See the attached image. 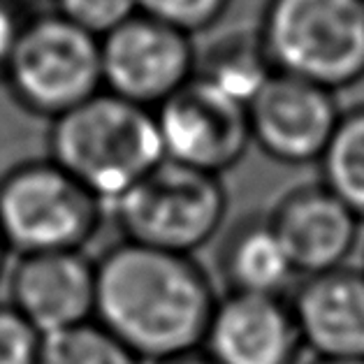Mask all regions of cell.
Masks as SVG:
<instances>
[{
    "label": "cell",
    "instance_id": "6da1fadb",
    "mask_svg": "<svg viewBox=\"0 0 364 364\" xmlns=\"http://www.w3.org/2000/svg\"><path fill=\"white\" fill-rule=\"evenodd\" d=\"M95 323L141 362L200 350L218 292L195 255L121 239L95 260Z\"/></svg>",
    "mask_w": 364,
    "mask_h": 364
},
{
    "label": "cell",
    "instance_id": "7a4b0ae2",
    "mask_svg": "<svg viewBox=\"0 0 364 364\" xmlns=\"http://www.w3.org/2000/svg\"><path fill=\"white\" fill-rule=\"evenodd\" d=\"M49 158L105 204L165 161L154 109L100 91L49 126Z\"/></svg>",
    "mask_w": 364,
    "mask_h": 364
},
{
    "label": "cell",
    "instance_id": "3957f363",
    "mask_svg": "<svg viewBox=\"0 0 364 364\" xmlns=\"http://www.w3.org/2000/svg\"><path fill=\"white\" fill-rule=\"evenodd\" d=\"M257 33L277 73L334 93L364 79V0H267Z\"/></svg>",
    "mask_w": 364,
    "mask_h": 364
},
{
    "label": "cell",
    "instance_id": "277c9868",
    "mask_svg": "<svg viewBox=\"0 0 364 364\" xmlns=\"http://www.w3.org/2000/svg\"><path fill=\"white\" fill-rule=\"evenodd\" d=\"M109 207L126 242L195 255L220 235L230 198L223 176L165 158Z\"/></svg>",
    "mask_w": 364,
    "mask_h": 364
},
{
    "label": "cell",
    "instance_id": "5b68a950",
    "mask_svg": "<svg viewBox=\"0 0 364 364\" xmlns=\"http://www.w3.org/2000/svg\"><path fill=\"white\" fill-rule=\"evenodd\" d=\"M105 207L49 156L0 176V235L16 255L84 251L102 228Z\"/></svg>",
    "mask_w": 364,
    "mask_h": 364
},
{
    "label": "cell",
    "instance_id": "8992f818",
    "mask_svg": "<svg viewBox=\"0 0 364 364\" xmlns=\"http://www.w3.org/2000/svg\"><path fill=\"white\" fill-rule=\"evenodd\" d=\"M0 75L19 107L54 121L102 91L100 38L58 12L35 14Z\"/></svg>",
    "mask_w": 364,
    "mask_h": 364
},
{
    "label": "cell",
    "instance_id": "52a82bcc",
    "mask_svg": "<svg viewBox=\"0 0 364 364\" xmlns=\"http://www.w3.org/2000/svg\"><path fill=\"white\" fill-rule=\"evenodd\" d=\"M102 91L156 109L195 77L198 42L137 12L100 40Z\"/></svg>",
    "mask_w": 364,
    "mask_h": 364
},
{
    "label": "cell",
    "instance_id": "ba28073f",
    "mask_svg": "<svg viewBox=\"0 0 364 364\" xmlns=\"http://www.w3.org/2000/svg\"><path fill=\"white\" fill-rule=\"evenodd\" d=\"M154 114L165 158L193 170L223 176L253 146L246 102L200 77H193Z\"/></svg>",
    "mask_w": 364,
    "mask_h": 364
},
{
    "label": "cell",
    "instance_id": "9c48e42d",
    "mask_svg": "<svg viewBox=\"0 0 364 364\" xmlns=\"http://www.w3.org/2000/svg\"><path fill=\"white\" fill-rule=\"evenodd\" d=\"M246 107L251 144L288 167L321 163L343 112L334 91L283 73H274Z\"/></svg>",
    "mask_w": 364,
    "mask_h": 364
},
{
    "label": "cell",
    "instance_id": "30bf717a",
    "mask_svg": "<svg viewBox=\"0 0 364 364\" xmlns=\"http://www.w3.org/2000/svg\"><path fill=\"white\" fill-rule=\"evenodd\" d=\"M297 277H314L348 264L362 220L323 181L292 186L267 211Z\"/></svg>",
    "mask_w": 364,
    "mask_h": 364
},
{
    "label": "cell",
    "instance_id": "8fae6325",
    "mask_svg": "<svg viewBox=\"0 0 364 364\" xmlns=\"http://www.w3.org/2000/svg\"><path fill=\"white\" fill-rule=\"evenodd\" d=\"M202 350L216 364H297L306 348L288 295L223 292Z\"/></svg>",
    "mask_w": 364,
    "mask_h": 364
},
{
    "label": "cell",
    "instance_id": "7c38bea8",
    "mask_svg": "<svg viewBox=\"0 0 364 364\" xmlns=\"http://www.w3.org/2000/svg\"><path fill=\"white\" fill-rule=\"evenodd\" d=\"M97 267L84 251L19 255L10 304L42 336L95 321Z\"/></svg>",
    "mask_w": 364,
    "mask_h": 364
},
{
    "label": "cell",
    "instance_id": "4fadbf2b",
    "mask_svg": "<svg viewBox=\"0 0 364 364\" xmlns=\"http://www.w3.org/2000/svg\"><path fill=\"white\" fill-rule=\"evenodd\" d=\"M304 348L321 360H364V269L304 277L290 292Z\"/></svg>",
    "mask_w": 364,
    "mask_h": 364
},
{
    "label": "cell",
    "instance_id": "5bb4252c",
    "mask_svg": "<svg viewBox=\"0 0 364 364\" xmlns=\"http://www.w3.org/2000/svg\"><path fill=\"white\" fill-rule=\"evenodd\" d=\"M218 272L225 292L251 295H288L297 279L267 214L242 216L225 230L218 246Z\"/></svg>",
    "mask_w": 364,
    "mask_h": 364
},
{
    "label": "cell",
    "instance_id": "9a60e30c",
    "mask_svg": "<svg viewBox=\"0 0 364 364\" xmlns=\"http://www.w3.org/2000/svg\"><path fill=\"white\" fill-rule=\"evenodd\" d=\"M277 73L257 28H230L198 44L195 77L248 102Z\"/></svg>",
    "mask_w": 364,
    "mask_h": 364
},
{
    "label": "cell",
    "instance_id": "2e32d148",
    "mask_svg": "<svg viewBox=\"0 0 364 364\" xmlns=\"http://www.w3.org/2000/svg\"><path fill=\"white\" fill-rule=\"evenodd\" d=\"M318 165L321 181L364 223V102L341 112Z\"/></svg>",
    "mask_w": 364,
    "mask_h": 364
},
{
    "label": "cell",
    "instance_id": "e0dca14e",
    "mask_svg": "<svg viewBox=\"0 0 364 364\" xmlns=\"http://www.w3.org/2000/svg\"><path fill=\"white\" fill-rule=\"evenodd\" d=\"M38 364H144L100 323H84L47 334Z\"/></svg>",
    "mask_w": 364,
    "mask_h": 364
},
{
    "label": "cell",
    "instance_id": "ac0fdd59",
    "mask_svg": "<svg viewBox=\"0 0 364 364\" xmlns=\"http://www.w3.org/2000/svg\"><path fill=\"white\" fill-rule=\"evenodd\" d=\"M232 0H137L139 12L183 33L204 35L214 31L228 14Z\"/></svg>",
    "mask_w": 364,
    "mask_h": 364
},
{
    "label": "cell",
    "instance_id": "d6986e66",
    "mask_svg": "<svg viewBox=\"0 0 364 364\" xmlns=\"http://www.w3.org/2000/svg\"><path fill=\"white\" fill-rule=\"evenodd\" d=\"M54 12L100 40L139 12L137 0H54Z\"/></svg>",
    "mask_w": 364,
    "mask_h": 364
},
{
    "label": "cell",
    "instance_id": "ffe728a7",
    "mask_svg": "<svg viewBox=\"0 0 364 364\" xmlns=\"http://www.w3.org/2000/svg\"><path fill=\"white\" fill-rule=\"evenodd\" d=\"M44 336L12 304H0V364H38Z\"/></svg>",
    "mask_w": 364,
    "mask_h": 364
},
{
    "label": "cell",
    "instance_id": "44dd1931",
    "mask_svg": "<svg viewBox=\"0 0 364 364\" xmlns=\"http://www.w3.org/2000/svg\"><path fill=\"white\" fill-rule=\"evenodd\" d=\"M16 10L19 7H14L7 0H0V73H3L7 58L12 54L14 42L19 38V31L23 26V21H19Z\"/></svg>",
    "mask_w": 364,
    "mask_h": 364
},
{
    "label": "cell",
    "instance_id": "7402d4cb",
    "mask_svg": "<svg viewBox=\"0 0 364 364\" xmlns=\"http://www.w3.org/2000/svg\"><path fill=\"white\" fill-rule=\"evenodd\" d=\"M156 364H216V362L200 348V350H193V353H186V355H176V358L156 362Z\"/></svg>",
    "mask_w": 364,
    "mask_h": 364
},
{
    "label": "cell",
    "instance_id": "603a6c76",
    "mask_svg": "<svg viewBox=\"0 0 364 364\" xmlns=\"http://www.w3.org/2000/svg\"><path fill=\"white\" fill-rule=\"evenodd\" d=\"M311 364H364V360H321V358H316Z\"/></svg>",
    "mask_w": 364,
    "mask_h": 364
},
{
    "label": "cell",
    "instance_id": "cb8c5ba5",
    "mask_svg": "<svg viewBox=\"0 0 364 364\" xmlns=\"http://www.w3.org/2000/svg\"><path fill=\"white\" fill-rule=\"evenodd\" d=\"M7 244H5V239H3V235H0V277H3V269H5V255H7Z\"/></svg>",
    "mask_w": 364,
    "mask_h": 364
},
{
    "label": "cell",
    "instance_id": "d4e9b609",
    "mask_svg": "<svg viewBox=\"0 0 364 364\" xmlns=\"http://www.w3.org/2000/svg\"><path fill=\"white\" fill-rule=\"evenodd\" d=\"M7 3H12L14 7H23V5H33V3H40V0H7Z\"/></svg>",
    "mask_w": 364,
    "mask_h": 364
},
{
    "label": "cell",
    "instance_id": "484cf974",
    "mask_svg": "<svg viewBox=\"0 0 364 364\" xmlns=\"http://www.w3.org/2000/svg\"><path fill=\"white\" fill-rule=\"evenodd\" d=\"M362 269H364V262H362Z\"/></svg>",
    "mask_w": 364,
    "mask_h": 364
}]
</instances>
